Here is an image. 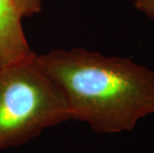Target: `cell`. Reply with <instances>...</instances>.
Listing matches in <instances>:
<instances>
[{"label": "cell", "instance_id": "1", "mask_svg": "<svg viewBox=\"0 0 154 153\" xmlns=\"http://www.w3.org/2000/svg\"><path fill=\"white\" fill-rule=\"evenodd\" d=\"M36 62L61 90L70 120L94 132L130 131L154 113V70L128 58L74 48L36 54Z\"/></svg>", "mask_w": 154, "mask_h": 153}, {"label": "cell", "instance_id": "2", "mask_svg": "<svg viewBox=\"0 0 154 153\" xmlns=\"http://www.w3.org/2000/svg\"><path fill=\"white\" fill-rule=\"evenodd\" d=\"M70 120L61 90L34 58L0 66V150L25 144Z\"/></svg>", "mask_w": 154, "mask_h": 153}, {"label": "cell", "instance_id": "3", "mask_svg": "<svg viewBox=\"0 0 154 153\" xmlns=\"http://www.w3.org/2000/svg\"><path fill=\"white\" fill-rule=\"evenodd\" d=\"M13 0H0V66L20 63L35 57Z\"/></svg>", "mask_w": 154, "mask_h": 153}, {"label": "cell", "instance_id": "4", "mask_svg": "<svg viewBox=\"0 0 154 153\" xmlns=\"http://www.w3.org/2000/svg\"><path fill=\"white\" fill-rule=\"evenodd\" d=\"M22 19L32 17L41 11L43 0H13Z\"/></svg>", "mask_w": 154, "mask_h": 153}, {"label": "cell", "instance_id": "5", "mask_svg": "<svg viewBox=\"0 0 154 153\" xmlns=\"http://www.w3.org/2000/svg\"><path fill=\"white\" fill-rule=\"evenodd\" d=\"M134 5L154 22V0H134Z\"/></svg>", "mask_w": 154, "mask_h": 153}]
</instances>
